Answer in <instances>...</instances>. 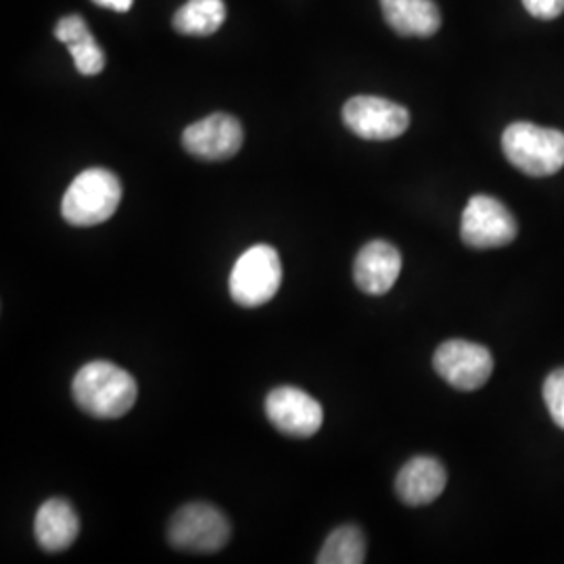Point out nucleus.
<instances>
[{
    "instance_id": "11",
    "label": "nucleus",
    "mask_w": 564,
    "mask_h": 564,
    "mask_svg": "<svg viewBox=\"0 0 564 564\" xmlns=\"http://www.w3.org/2000/svg\"><path fill=\"white\" fill-rule=\"evenodd\" d=\"M400 272L402 256L398 247L381 239L364 245L354 262V281L366 295L389 293Z\"/></svg>"
},
{
    "instance_id": "13",
    "label": "nucleus",
    "mask_w": 564,
    "mask_h": 564,
    "mask_svg": "<svg viewBox=\"0 0 564 564\" xmlns=\"http://www.w3.org/2000/svg\"><path fill=\"white\" fill-rule=\"evenodd\" d=\"M80 519L74 506L63 498H51L39 508L34 535L44 552H63L78 540Z\"/></svg>"
},
{
    "instance_id": "7",
    "label": "nucleus",
    "mask_w": 564,
    "mask_h": 564,
    "mask_svg": "<svg viewBox=\"0 0 564 564\" xmlns=\"http://www.w3.org/2000/svg\"><path fill=\"white\" fill-rule=\"evenodd\" d=\"M433 368L454 389L475 391L489 381L494 372V358L489 349L479 343L449 339L437 347Z\"/></svg>"
},
{
    "instance_id": "17",
    "label": "nucleus",
    "mask_w": 564,
    "mask_h": 564,
    "mask_svg": "<svg viewBox=\"0 0 564 564\" xmlns=\"http://www.w3.org/2000/svg\"><path fill=\"white\" fill-rule=\"evenodd\" d=\"M67 48H69V55L74 57L76 69L80 72L82 76L101 74L102 67H105V53L90 32L84 34L80 41L67 44Z\"/></svg>"
},
{
    "instance_id": "16",
    "label": "nucleus",
    "mask_w": 564,
    "mask_h": 564,
    "mask_svg": "<svg viewBox=\"0 0 564 564\" xmlns=\"http://www.w3.org/2000/svg\"><path fill=\"white\" fill-rule=\"evenodd\" d=\"M366 561V538L356 524L337 527L316 556L318 564H362Z\"/></svg>"
},
{
    "instance_id": "4",
    "label": "nucleus",
    "mask_w": 564,
    "mask_h": 564,
    "mask_svg": "<svg viewBox=\"0 0 564 564\" xmlns=\"http://www.w3.org/2000/svg\"><path fill=\"white\" fill-rule=\"evenodd\" d=\"M282 282L279 251L270 245L249 247L230 272V297L242 307H260L270 302Z\"/></svg>"
},
{
    "instance_id": "15",
    "label": "nucleus",
    "mask_w": 564,
    "mask_h": 564,
    "mask_svg": "<svg viewBox=\"0 0 564 564\" xmlns=\"http://www.w3.org/2000/svg\"><path fill=\"white\" fill-rule=\"evenodd\" d=\"M226 21L224 0H188L176 11L172 25L184 36H212Z\"/></svg>"
},
{
    "instance_id": "8",
    "label": "nucleus",
    "mask_w": 564,
    "mask_h": 564,
    "mask_svg": "<svg viewBox=\"0 0 564 564\" xmlns=\"http://www.w3.org/2000/svg\"><path fill=\"white\" fill-rule=\"evenodd\" d=\"M343 121L364 141H393L408 130L410 113L400 102L354 97L343 105Z\"/></svg>"
},
{
    "instance_id": "12",
    "label": "nucleus",
    "mask_w": 564,
    "mask_h": 564,
    "mask_svg": "<svg viewBox=\"0 0 564 564\" xmlns=\"http://www.w3.org/2000/svg\"><path fill=\"white\" fill-rule=\"evenodd\" d=\"M447 473L433 456H416L402 466L395 479V494L405 506H426L444 494Z\"/></svg>"
},
{
    "instance_id": "21",
    "label": "nucleus",
    "mask_w": 564,
    "mask_h": 564,
    "mask_svg": "<svg viewBox=\"0 0 564 564\" xmlns=\"http://www.w3.org/2000/svg\"><path fill=\"white\" fill-rule=\"evenodd\" d=\"M95 4H99L102 9H111L116 13H128L132 9L134 0H93Z\"/></svg>"
},
{
    "instance_id": "3",
    "label": "nucleus",
    "mask_w": 564,
    "mask_h": 564,
    "mask_svg": "<svg viewBox=\"0 0 564 564\" xmlns=\"http://www.w3.org/2000/svg\"><path fill=\"white\" fill-rule=\"evenodd\" d=\"M120 202V178L105 167H88L65 191L61 214L72 226H97L118 212Z\"/></svg>"
},
{
    "instance_id": "18",
    "label": "nucleus",
    "mask_w": 564,
    "mask_h": 564,
    "mask_svg": "<svg viewBox=\"0 0 564 564\" xmlns=\"http://www.w3.org/2000/svg\"><path fill=\"white\" fill-rule=\"evenodd\" d=\"M544 402L552 421L564 431V368L550 372L545 379Z\"/></svg>"
},
{
    "instance_id": "6",
    "label": "nucleus",
    "mask_w": 564,
    "mask_h": 564,
    "mask_svg": "<svg viewBox=\"0 0 564 564\" xmlns=\"http://www.w3.org/2000/svg\"><path fill=\"white\" fill-rule=\"evenodd\" d=\"M517 220L505 203L475 195L464 207L460 237L473 249H498L517 239Z\"/></svg>"
},
{
    "instance_id": "5",
    "label": "nucleus",
    "mask_w": 564,
    "mask_h": 564,
    "mask_svg": "<svg viewBox=\"0 0 564 564\" xmlns=\"http://www.w3.org/2000/svg\"><path fill=\"white\" fill-rule=\"evenodd\" d=\"M230 523L220 508L205 502L182 506L167 527V542L182 552L214 554L230 542Z\"/></svg>"
},
{
    "instance_id": "1",
    "label": "nucleus",
    "mask_w": 564,
    "mask_h": 564,
    "mask_svg": "<svg viewBox=\"0 0 564 564\" xmlns=\"http://www.w3.org/2000/svg\"><path fill=\"white\" fill-rule=\"evenodd\" d=\"M72 395L86 414L101 421H113L132 410L139 398V384L120 366L95 360L76 372Z\"/></svg>"
},
{
    "instance_id": "14",
    "label": "nucleus",
    "mask_w": 564,
    "mask_h": 564,
    "mask_svg": "<svg viewBox=\"0 0 564 564\" xmlns=\"http://www.w3.org/2000/svg\"><path fill=\"white\" fill-rule=\"evenodd\" d=\"M384 20L402 36L429 39L442 28V13L433 0H381Z\"/></svg>"
},
{
    "instance_id": "2",
    "label": "nucleus",
    "mask_w": 564,
    "mask_h": 564,
    "mask_svg": "<svg viewBox=\"0 0 564 564\" xmlns=\"http://www.w3.org/2000/svg\"><path fill=\"white\" fill-rule=\"evenodd\" d=\"M506 160L527 176L544 178L564 167V134L529 121L510 123L502 137Z\"/></svg>"
},
{
    "instance_id": "20",
    "label": "nucleus",
    "mask_w": 564,
    "mask_h": 564,
    "mask_svg": "<svg viewBox=\"0 0 564 564\" xmlns=\"http://www.w3.org/2000/svg\"><path fill=\"white\" fill-rule=\"evenodd\" d=\"M523 4L538 20H556L564 11V0H523Z\"/></svg>"
},
{
    "instance_id": "19",
    "label": "nucleus",
    "mask_w": 564,
    "mask_h": 564,
    "mask_svg": "<svg viewBox=\"0 0 564 564\" xmlns=\"http://www.w3.org/2000/svg\"><path fill=\"white\" fill-rule=\"evenodd\" d=\"M88 25L82 20L80 15H67L57 23L55 28V36L63 44H72V42L80 41L84 34H88Z\"/></svg>"
},
{
    "instance_id": "10",
    "label": "nucleus",
    "mask_w": 564,
    "mask_h": 564,
    "mask_svg": "<svg viewBox=\"0 0 564 564\" xmlns=\"http://www.w3.org/2000/svg\"><path fill=\"white\" fill-rule=\"evenodd\" d=\"M245 132L241 121L228 113H214L191 123L182 132V147L186 153L203 162H224L241 151Z\"/></svg>"
},
{
    "instance_id": "9",
    "label": "nucleus",
    "mask_w": 564,
    "mask_h": 564,
    "mask_svg": "<svg viewBox=\"0 0 564 564\" xmlns=\"http://www.w3.org/2000/svg\"><path fill=\"white\" fill-rule=\"evenodd\" d=\"M265 416L282 435L307 440L321 431L323 405L300 387H276L265 398Z\"/></svg>"
}]
</instances>
